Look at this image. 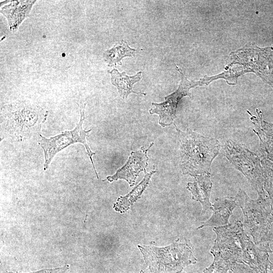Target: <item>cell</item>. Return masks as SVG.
<instances>
[{"mask_svg": "<svg viewBox=\"0 0 273 273\" xmlns=\"http://www.w3.org/2000/svg\"><path fill=\"white\" fill-rule=\"evenodd\" d=\"M48 113L30 101L3 106L1 110V140L11 138L20 142L38 134Z\"/></svg>", "mask_w": 273, "mask_h": 273, "instance_id": "cell-1", "label": "cell"}, {"mask_svg": "<svg viewBox=\"0 0 273 273\" xmlns=\"http://www.w3.org/2000/svg\"><path fill=\"white\" fill-rule=\"evenodd\" d=\"M174 125L180 143L179 165L183 173L194 177L210 175L212 162L221 148L218 140L203 136L188 128L181 130Z\"/></svg>", "mask_w": 273, "mask_h": 273, "instance_id": "cell-2", "label": "cell"}, {"mask_svg": "<svg viewBox=\"0 0 273 273\" xmlns=\"http://www.w3.org/2000/svg\"><path fill=\"white\" fill-rule=\"evenodd\" d=\"M144 259L152 273H180L197 259L193 255V247L186 238L178 239L164 247L139 245Z\"/></svg>", "mask_w": 273, "mask_h": 273, "instance_id": "cell-3", "label": "cell"}, {"mask_svg": "<svg viewBox=\"0 0 273 273\" xmlns=\"http://www.w3.org/2000/svg\"><path fill=\"white\" fill-rule=\"evenodd\" d=\"M236 197L238 206L243 212L244 229L254 243L259 245L273 242V206L267 195L258 196L253 200L240 189Z\"/></svg>", "mask_w": 273, "mask_h": 273, "instance_id": "cell-4", "label": "cell"}, {"mask_svg": "<svg viewBox=\"0 0 273 273\" xmlns=\"http://www.w3.org/2000/svg\"><path fill=\"white\" fill-rule=\"evenodd\" d=\"M223 150L227 159L247 178L258 196L267 195L263 189L260 157L231 140L225 142Z\"/></svg>", "mask_w": 273, "mask_h": 273, "instance_id": "cell-5", "label": "cell"}, {"mask_svg": "<svg viewBox=\"0 0 273 273\" xmlns=\"http://www.w3.org/2000/svg\"><path fill=\"white\" fill-rule=\"evenodd\" d=\"M216 235L211 253L232 262L242 263L243 253L249 236L240 220L213 229Z\"/></svg>", "mask_w": 273, "mask_h": 273, "instance_id": "cell-6", "label": "cell"}, {"mask_svg": "<svg viewBox=\"0 0 273 273\" xmlns=\"http://www.w3.org/2000/svg\"><path fill=\"white\" fill-rule=\"evenodd\" d=\"M85 104L82 105L81 107L80 120L73 129L63 131L50 138H47L39 134L40 139L38 143L44 152V170L48 169L52 159L57 153L71 145L79 143L84 145L96 176L98 178V175L92 158L93 156L95 155L96 153L90 150L86 140V136L92 129L86 130L82 127V124L85 119Z\"/></svg>", "mask_w": 273, "mask_h": 273, "instance_id": "cell-7", "label": "cell"}, {"mask_svg": "<svg viewBox=\"0 0 273 273\" xmlns=\"http://www.w3.org/2000/svg\"><path fill=\"white\" fill-rule=\"evenodd\" d=\"M175 68L181 76V80L177 89L165 97V101L163 102L152 103L153 108L149 110L150 114H156L159 115V123L163 127L173 124L176 117L177 107L181 99L186 96L191 97L189 90L191 88L198 85H203L201 79L197 81H190L184 74L180 68L177 66Z\"/></svg>", "mask_w": 273, "mask_h": 273, "instance_id": "cell-8", "label": "cell"}, {"mask_svg": "<svg viewBox=\"0 0 273 273\" xmlns=\"http://www.w3.org/2000/svg\"><path fill=\"white\" fill-rule=\"evenodd\" d=\"M153 145V143H152L147 148L143 146L138 150L131 151L125 164L118 169L115 174L108 176L106 180L113 182L118 179H124L130 187L134 186L140 172L143 171L146 173L148 161L147 152Z\"/></svg>", "mask_w": 273, "mask_h": 273, "instance_id": "cell-9", "label": "cell"}, {"mask_svg": "<svg viewBox=\"0 0 273 273\" xmlns=\"http://www.w3.org/2000/svg\"><path fill=\"white\" fill-rule=\"evenodd\" d=\"M272 252L268 243L257 245L249 237L243 251L242 263L255 273H269L272 263L269 260L268 254Z\"/></svg>", "mask_w": 273, "mask_h": 273, "instance_id": "cell-10", "label": "cell"}, {"mask_svg": "<svg viewBox=\"0 0 273 273\" xmlns=\"http://www.w3.org/2000/svg\"><path fill=\"white\" fill-rule=\"evenodd\" d=\"M238 206V201L235 197H224L217 198L212 204V214L207 220L204 221L198 229L209 226L220 227L229 223V219L233 210Z\"/></svg>", "mask_w": 273, "mask_h": 273, "instance_id": "cell-11", "label": "cell"}, {"mask_svg": "<svg viewBox=\"0 0 273 273\" xmlns=\"http://www.w3.org/2000/svg\"><path fill=\"white\" fill-rule=\"evenodd\" d=\"M256 117L247 110L254 126L253 131L260 140V146L266 159L273 162V123L262 119L261 111L256 109Z\"/></svg>", "mask_w": 273, "mask_h": 273, "instance_id": "cell-12", "label": "cell"}, {"mask_svg": "<svg viewBox=\"0 0 273 273\" xmlns=\"http://www.w3.org/2000/svg\"><path fill=\"white\" fill-rule=\"evenodd\" d=\"M212 187L209 174L196 176L193 182H189L187 185V189L192 195V199L202 205L203 215L211 212L212 209L210 201Z\"/></svg>", "mask_w": 273, "mask_h": 273, "instance_id": "cell-13", "label": "cell"}, {"mask_svg": "<svg viewBox=\"0 0 273 273\" xmlns=\"http://www.w3.org/2000/svg\"><path fill=\"white\" fill-rule=\"evenodd\" d=\"M36 1H12L1 8V13L7 18L11 31H16L29 15Z\"/></svg>", "mask_w": 273, "mask_h": 273, "instance_id": "cell-14", "label": "cell"}, {"mask_svg": "<svg viewBox=\"0 0 273 273\" xmlns=\"http://www.w3.org/2000/svg\"><path fill=\"white\" fill-rule=\"evenodd\" d=\"M110 73L112 84L116 87L120 96L123 99H126L131 93L146 95L144 93L134 92L132 89L133 85L141 80L142 73L141 71L132 76H128L125 72L120 73L116 69L112 70Z\"/></svg>", "mask_w": 273, "mask_h": 273, "instance_id": "cell-15", "label": "cell"}, {"mask_svg": "<svg viewBox=\"0 0 273 273\" xmlns=\"http://www.w3.org/2000/svg\"><path fill=\"white\" fill-rule=\"evenodd\" d=\"M156 172L155 170L146 173L142 181L137 185L128 194L119 197L113 205L115 211L123 213L128 210L131 206L141 198L143 192L147 187L151 176Z\"/></svg>", "mask_w": 273, "mask_h": 273, "instance_id": "cell-16", "label": "cell"}, {"mask_svg": "<svg viewBox=\"0 0 273 273\" xmlns=\"http://www.w3.org/2000/svg\"><path fill=\"white\" fill-rule=\"evenodd\" d=\"M136 50L129 47L125 40H122L118 44L106 51L103 54L104 61L108 66L121 65V60L125 57L135 56Z\"/></svg>", "mask_w": 273, "mask_h": 273, "instance_id": "cell-17", "label": "cell"}, {"mask_svg": "<svg viewBox=\"0 0 273 273\" xmlns=\"http://www.w3.org/2000/svg\"><path fill=\"white\" fill-rule=\"evenodd\" d=\"M263 189L273 206V162L260 156Z\"/></svg>", "mask_w": 273, "mask_h": 273, "instance_id": "cell-18", "label": "cell"}, {"mask_svg": "<svg viewBox=\"0 0 273 273\" xmlns=\"http://www.w3.org/2000/svg\"><path fill=\"white\" fill-rule=\"evenodd\" d=\"M213 256V262L204 270L203 273H228L234 264L218 255Z\"/></svg>", "mask_w": 273, "mask_h": 273, "instance_id": "cell-19", "label": "cell"}, {"mask_svg": "<svg viewBox=\"0 0 273 273\" xmlns=\"http://www.w3.org/2000/svg\"><path fill=\"white\" fill-rule=\"evenodd\" d=\"M228 273H255L248 265L244 263L236 262Z\"/></svg>", "mask_w": 273, "mask_h": 273, "instance_id": "cell-20", "label": "cell"}, {"mask_svg": "<svg viewBox=\"0 0 273 273\" xmlns=\"http://www.w3.org/2000/svg\"><path fill=\"white\" fill-rule=\"evenodd\" d=\"M69 269V265H65L61 267H57L55 268H44L40 270L29 272L27 273H64ZM1 273H20L18 272L5 271Z\"/></svg>", "mask_w": 273, "mask_h": 273, "instance_id": "cell-21", "label": "cell"}, {"mask_svg": "<svg viewBox=\"0 0 273 273\" xmlns=\"http://www.w3.org/2000/svg\"><path fill=\"white\" fill-rule=\"evenodd\" d=\"M269 273H273V263L272 264V265L271 267V270Z\"/></svg>", "mask_w": 273, "mask_h": 273, "instance_id": "cell-22", "label": "cell"}, {"mask_svg": "<svg viewBox=\"0 0 273 273\" xmlns=\"http://www.w3.org/2000/svg\"><path fill=\"white\" fill-rule=\"evenodd\" d=\"M141 273H143V271H142L141 272Z\"/></svg>", "mask_w": 273, "mask_h": 273, "instance_id": "cell-23", "label": "cell"}, {"mask_svg": "<svg viewBox=\"0 0 273 273\" xmlns=\"http://www.w3.org/2000/svg\"><path fill=\"white\" fill-rule=\"evenodd\" d=\"M184 273H186V272H184Z\"/></svg>", "mask_w": 273, "mask_h": 273, "instance_id": "cell-24", "label": "cell"}]
</instances>
